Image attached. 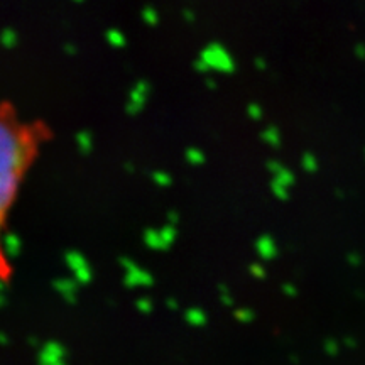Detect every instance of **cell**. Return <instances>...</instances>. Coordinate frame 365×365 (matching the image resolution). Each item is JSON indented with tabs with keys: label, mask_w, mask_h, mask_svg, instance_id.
<instances>
[{
	"label": "cell",
	"mask_w": 365,
	"mask_h": 365,
	"mask_svg": "<svg viewBox=\"0 0 365 365\" xmlns=\"http://www.w3.org/2000/svg\"><path fill=\"white\" fill-rule=\"evenodd\" d=\"M31 154L29 135L4 119L0 125V213L7 215L19 190L20 174L26 169Z\"/></svg>",
	"instance_id": "6da1fadb"
},
{
	"label": "cell",
	"mask_w": 365,
	"mask_h": 365,
	"mask_svg": "<svg viewBox=\"0 0 365 365\" xmlns=\"http://www.w3.org/2000/svg\"><path fill=\"white\" fill-rule=\"evenodd\" d=\"M120 265L125 270L124 274V286L129 289H135V287H151L154 284V278L149 270L142 269L135 261L130 257H120Z\"/></svg>",
	"instance_id": "7a4b0ae2"
},
{
	"label": "cell",
	"mask_w": 365,
	"mask_h": 365,
	"mask_svg": "<svg viewBox=\"0 0 365 365\" xmlns=\"http://www.w3.org/2000/svg\"><path fill=\"white\" fill-rule=\"evenodd\" d=\"M64 264L68 265L73 278L78 281L81 286L90 284L93 281V269L86 257L80 250H68L64 254Z\"/></svg>",
	"instance_id": "3957f363"
},
{
	"label": "cell",
	"mask_w": 365,
	"mask_h": 365,
	"mask_svg": "<svg viewBox=\"0 0 365 365\" xmlns=\"http://www.w3.org/2000/svg\"><path fill=\"white\" fill-rule=\"evenodd\" d=\"M66 355H68V350L66 347L56 340H48L39 348V353H37V365H59L64 362Z\"/></svg>",
	"instance_id": "277c9868"
},
{
	"label": "cell",
	"mask_w": 365,
	"mask_h": 365,
	"mask_svg": "<svg viewBox=\"0 0 365 365\" xmlns=\"http://www.w3.org/2000/svg\"><path fill=\"white\" fill-rule=\"evenodd\" d=\"M81 284L75 278H58L53 281L54 291H58L61 298L68 304H76V294H78V287Z\"/></svg>",
	"instance_id": "5b68a950"
},
{
	"label": "cell",
	"mask_w": 365,
	"mask_h": 365,
	"mask_svg": "<svg viewBox=\"0 0 365 365\" xmlns=\"http://www.w3.org/2000/svg\"><path fill=\"white\" fill-rule=\"evenodd\" d=\"M254 247H256L257 256L261 257L262 261H274V259L279 256L278 243H276L274 237L269 234H262L261 237H257Z\"/></svg>",
	"instance_id": "8992f818"
},
{
	"label": "cell",
	"mask_w": 365,
	"mask_h": 365,
	"mask_svg": "<svg viewBox=\"0 0 365 365\" xmlns=\"http://www.w3.org/2000/svg\"><path fill=\"white\" fill-rule=\"evenodd\" d=\"M2 243H4V256L5 259H9V261H14V259H17L22 252V240L17 234H14V232H7V234H4V239H2Z\"/></svg>",
	"instance_id": "52a82bcc"
},
{
	"label": "cell",
	"mask_w": 365,
	"mask_h": 365,
	"mask_svg": "<svg viewBox=\"0 0 365 365\" xmlns=\"http://www.w3.org/2000/svg\"><path fill=\"white\" fill-rule=\"evenodd\" d=\"M185 322L190 326H195V328H201V326L207 325L208 318L207 313L203 311L201 308H188L185 311Z\"/></svg>",
	"instance_id": "ba28073f"
},
{
	"label": "cell",
	"mask_w": 365,
	"mask_h": 365,
	"mask_svg": "<svg viewBox=\"0 0 365 365\" xmlns=\"http://www.w3.org/2000/svg\"><path fill=\"white\" fill-rule=\"evenodd\" d=\"M144 245L151 250H163V239H161V232L156 229H146L142 234Z\"/></svg>",
	"instance_id": "9c48e42d"
},
{
	"label": "cell",
	"mask_w": 365,
	"mask_h": 365,
	"mask_svg": "<svg viewBox=\"0 0 365 365\" xmlns=\"http://www.w3.org/2000/svg\"><path fill=\"white\" fill-rule=\"evenodd\" d=\"M161 232V239H163V250H168V248L173 247V243L178 239V230H176V225L166 223L163 229H159Z\"/></svg>",
	"instance_id": "30bf717a"
},
{
	"label": "cell",
	"mask_w": 365,
	"mask_h": 365,
	"mask_svg": "<svg viewBox=\"0 0 365 365\" xmlns=\"http://www.w3.org/2000/svg\"><path fill=\"white\" fill-rule=\"evenodd\" d=\"M270 193L274 195V198H278L279 201H287L289 200V188L281 185L279 181L272 179L270 181Z\"/></svg>",
	"instance_id": "8fae6325"
},
{
	"label": "cell",
	"mask_w": 365,
	"mask_h": 365,
	"mask_svg": "<svg viewBox=\"0 0 365 365\" xmlns=\"http://www.w3.org/2000/svg\"><path fill=\"white\" fill-rule=\"evenodd\" d=\"M234 316L239 323L248 325V323H252L254 320H256V311L250 309V308H237L234 311Z\"/></svg>",
	"instance_id": "7c38bea8"
},
{
	"label": "cell",
	"mask_w": 365,
	"mask_h": 365,
	"mask_svg": "<svg viewBox=\"0 0 365 365\" xmlns=\"http://www.w3.org/2000/svg\"><path fill=\"white\" fill-rule=\"evenodd\" d=\"M274 179L276 181H279L281 185H284L287 188H291V186H294V182H296V176L294 173H292L291 169H287V168H283L279 171V173H276L274 174Z\"/></svg>",
	"instance_id": "4fadbf2b"
},
{
	"label": "cell",
	"mask_w": 365,
	"mask_h": 365,
	"mask_svg": "<svg viewBox=\"0 0 365 365\" xmlns=\"http://www.w3.org/2000/svg\"><path fill=\"white\" fill-rule=\"evenodd\" d=\"M151 179L154 185L159 188H169L173 185V178H171V174L166 173V171H154L151 174Z\"/></svg>",
	"instance_id": "5bb4252c"
},
{
	"label": "cell",
	"mask_w": 365,
	"mask_h": 365,
	"mask_svg": "<svg viewBox=\"0 0 365 365\" xmlns=\"http://www.w3.org/2000/svg\"><path fill=\"white\" fill-rule=\"evenodd\" d=\"M76 142H78V149L81 154H90L92 152V147H93V141H92V135L88 132H80L76 135Z\"/></svg>",
	"instance_id": "9a60e30c"
},
{
	"label": "cell",
	"mask_w": 365,
	"mask_h": 365,
	"mask_svg": "<svg viewBox=\"0 0 365 365\" xmlns=\"http://www.w3.org/2000/svg\"><path fill=\"white\" fill-rule=\"evenodd\" d=\"M301 168L306 171V173H309V174L316 173V171H318V161H316V157H314L311 152H304L303 157H301Z\"/></svg>",
	"instance_id": "2e32d148"
},
{
	"label": "cell",
	"mask_w": 365,
	"mask_h": 365,
	"mask_svg": "<svg viewBox=\"0 0 365 365\" xmlns=\"http://www.w3.org/2000/svg\"><path fill=\"white\" fill-rule=\"evenodd\" d=\"M185 157H186L188 164H191V166H201L204 163V154L200 151V149H196V147L188 149L186 154H185Z\"/></svg>",
	"instance_id": "e0dca14e"
},
{
	"label": "cell",
	"mask_w": 365,
	"mask_h": 365,
	"mask_svg": "<svg viewBox=\"0 0 365 365\" xmlns=\"http://www.w3.org/2000/svg\"><path fill=\"white\" fill-rule=\"evenodd\" d=\"M262 139L269 144L270 147H279L281 146V135H279V130L276 127H269V129L264 130L262 134Z\"/></svg>",
	"instance_id": "ac0fdd59"
},
{
	"label": "cell",
	"mask_w": 365,
	"mask_h": 365,
	"mask_svg": "<svg viewBox=\"0 0 365 365\" xmlns=\"http://www.w3.org/2000/svg\"><path fill=\"white\" fill-rule=\"evenodd\" d=\"M135 308H137V311H139V313H142V314H149V313H152L154 304H152V300H151V298L142 296V298H139V300L135 301Z\"/></svg>",
	"instance_id": "d6986e66"
},
{
	"label": "cell",
	"mask_w": 365,
	"mask_h": 365,
	"mask_svg": "<svg viewBox=\"0 0 365 365\" xmlns=\"http://www.w3.org/2000/svg\"><path fill=\"white\" fill-rule=\"evenodd\" d=\"M218 292H220V301H222L223 306H234V298L230 294V289L229 286L225 283H220L218 284Z\"/></svg>",
	"instance_id": "ffe728a7"
},
{
	"label": "cell",
	"mask_w": 365,
	"mask_h": 365,
	"mask_svg": "<svg viewBox=\"0 0 365 365\" xmlns=\"http://www.w3.org/2000/svg\"><path fill=\"white\" fill-rule=\"evenodd\" d=\"M248 274H250L252 278H256V279H265L267 270H265V267L261 262H252L250 265H248Z\"/></svg>",
	"instance_id": "44dd1931"
},
{
	"label": "cell",
	"mask_w": 365,
	"mask_h": 365,
	"mask_svg": "<svg viewBox=\"0 0 365 365\" xmlns=\"http://www.w3.org/2000/svg\"><path fill=\"white\" fill-rule=\"evenodd\" d=\"M323 348H325V352L328 353V355H336V353H338V344H336L335 340H331V338H328L325 341Z\"/></svg>",
	"instance_id": "7402d4cb"
},
{
	"label": "cell",
	"mask_w": 365,
	"mask_h": 365,
	"mask_svg": "<svg viewBox=\"0 0 365 365\" xmlns=\"http://www.w3.org/2000/svg\"><path fill=\"white\" fill-rule=\"evenodd\" d=\"M281 289H283V292L287 298H296L298 296V287H296V284H292V283H284Z\"/></svg>",
	"instance_id": "603a6c76"
},
{
	"label": "cell",
	"mask_w": 365,
	"mask_h": 365,
	"mask_svg": "<svg viewBox=\"0 0 365 365\" xmlns=\"http://www.w3.org/2000/svg\"><path fill=\"white\" fill-rule=\"evenodd\" d=\"M284 166L281 164L279 161H267V169L270 171V173L272 174H276V173H279L281 169H283Z\"/></svg>",
	"instance_id": "cb8c5ba5"
},
{
	"label": "cell",
	"mask_w": 365,
	"mask_h": 365,
	"mask_svg": "<svg viewBox=\"0 0 365 365\" xmlns=\"http://www.w3.org/2000/svg\"><path fill=\"white\" fill-rule=\"evenodd\" d=\"M178 222H179V213L176 212V210H169L168 212V223L176 225Z\"/></svg>",
	"instance_id": "d4e9b609"
},
{
	"label": "cell",
	"mask_w": 365,
	"mask_h": 365,
	"mask_svg": "<svg viewBox=\"0 0 365 365\" xmlns=\"http://www.w3.org/2000/svg\"><path fill=\"white\" fill-rule=\"evenodd\" d=\"M166 306H168L171 311H176V309L179 308V303L176 301V298H168V300H166Z\"/></svg>",
	"instance_id": "484cf974"
},
{
	"label": "cell",
	"mask_w": 365,
	"mask_h": 365,
	"mask_svg": "<svg viewBox=\"0 0 365 365\" xmlns=\"http://www.w3.org/2000/svg\"><path fill=\"white\" fill-rule=\"evenodd\" d=\"M248 113H250L252 119H259V117H261V110H259V107H250Z\"/></svg>",
	"instance_id": "4316f807"
},
{
	"label": "cell",
	"mask_w": 365,
	"mask_h": 365,
	"mask_svg": "<svg viewBox=\"0 0 365 365\" xmlns=\"http://www.w3.org/2000/svg\"><path fill=\"white\" fill-rule=\"evenodd\" d=\"M27 344L31 347H39V340H37V336H29V338H27Z\"/></svg>",
	"instance_id": "83f0119b"
},
{
	"label": "cell",
	"mask_w": 365,
	"mask_h": 365,
	"mask_svg": "<svg viewBox=\"0 0 365 365\" xmlns=\"http://www.w3.org/2000/svg\"><path fill=\"white\" fill-rule=\"evenodd\" d=\"M0 341H2V345H7V344H9V336H7V333H2V335H0Z\"/></svg>",
	"instance_id": "f1b7e54d"
},
{
	"label": "cell",
	"mask_w": 365,
	"mask_h": 365,
	"mask_svg": "<svg viewBox=\"0 0 365 365\" xmlns=\"http://www.w3.org/2000/svg\"><path fill=\"white\" fill-rule=\"evenodd\" d=\"M125 169L129 171V173H134V171H135V169H134V166H132L130 163H127V164H125Z\"/></svg>",
	"instance_id": "f546056e"
},
{
	"label": "cell",
	"mask_w": 365,
	"mask_h": 365,
	"mask_svg": "<svg viewBox=\"0 0 365 365\" xmlns=\"http://www.w3.org/2000/svg\"><path fill=\"white\" fill-rule=\"evenodd\" d=\"M291 362H292V363H296V362H300V358H296V357H291Z\"/></svg>",
	"instance_id": "4dcf8cb0"
},
{
	"label": "cell",
	"mask_w": 365,
	"mask_h": 365,
	"mask_svg": "<svg viewBox=\"0 0 365 365\" xmlns=\"http://www.w3.org/2000/svg\"><path fill=\"white\" fill-rule=\"evenodd\" d=\"M59 365H66V363H64V362H63V363H59Z\"/></svg>",
	"instance_id": "1f68e13d"
}]
</instances>
